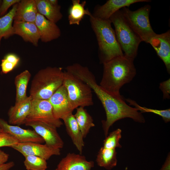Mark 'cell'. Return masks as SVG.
Wrapping results in <instances>:
<instances>
[{"mask_svg":"<svg viewBox=\"0 0 170 170\" xmlns=\"http://www.w3.org/2000/svg\"><path fill=\"white\" fill-rule=\"evenodd\" d=\"M91 88L100 101L105 112L106 120L102 121L105 137L108 135L110 127L120 119L129 118L137 122H145V120L142 114L127 104L122 95L118 96L112 94L97 83L94 84Z\"/></svg>","mask_w":170,"mask_h":170,"instance_id":"obj_1","label":"cell"},{"mask_svg":"<svg viewBox=\"0 0 170 170\" xmlns=\"http://www.w3.org/2000/svg\"><path fill=\"white\" fill-rule=\"evenodd\" d=\"M134 60L123 55L103 64V76L99 85L112 94L121 96V88L131 82L136 75Z\"/></svg>","mask_w":170,"mask_h":170,"instance_id":"obj_2","label":"cell"},{"mask_svg":"<svg viewBox=\"0 0 170 170\" xmlns=\"http://www.w3.org/2000/svg\"><path fill=\"white\" fill-rule=\"evenodd\" d=\"M89 18L97 41L100 62L103 64L116 57L123 55L110 20L96 18L92 14Z\"/></svg>","mask_w":170,"mask_h":170,"instance_id":"obj_3","label":"cell"},{"mask_svg":"<svg viewBox=\"0 0 170 170\" xmlns=\"http://www.w3.org/2000/svg\"><path fill=\"white\" fill-rule=\"evenodd\" d=\"M64 76V71L60 67L41 69L32 79L29 96L32 99L48 100L63 85Z\"/></svg>","mask_w":170,"mask_h":170,"instance_id":"obj_4","label":"cell"},{"mask_svg":"<svg viewBox=\"0 0 170 170\" xmlns=\"http://www.w3.org/2000/svg\"><path fill=\"white\" fill-rule=\"evenodd\" d=\"M109 20L114 26L116 37L124 55L134 60L142 42L141 39L126 22L120 10L113 14Z\"/></svg>","mask_w":170,"mask_h":170,"instance_id":"obj_5","label":"cell"},{"mask_svg":"<svg viewBox=\"0 0 170 170\" xmlns=\"http://www.w3.org/2000/svg\"><path fill=\"white\" fill-rule=\"evenodd\" d=\"M151 8V6L147 4L135 11H132L127 7L120 10L130 27L142 42L148 43L150 39L156 34L153 30L150 21Z\"/></svg>","mask_w":170,"mask_h":170,"instance_id":"obj_6","label":"cell"},{"mask_svg":"<svg viewBox=\"0 0 170 170\" xmlns=\"http://www.w3.org/2000/svg\"><path fill=\"white\" fill-rule=\"evenodd\" d=\"M63 84L67 91L70 106L73 110L79 107L93 105L91 88L79 78L65 71Z\"/></svg>","mask_w":170,"mask_h":170,"instance_id":"obj_7","label":"cell"},{"mask_svg":"<svg viewBox=\"0 0 170 170\" xmlns=\"http://www.w3.org/2000/svg\"><path fill=\"white\" fill-rule=\"evenodd\" d=\"M26 120L41 122L57 128L63 124L54 117L48 100L32 99L31 111Z\"/></svg>","mask_w":170,"mask_h":170,"instance_id":"obj_8","label":"cell"},{"mask_svg":"<svg viewBox=\"0 0 170 170\" xmlns=\"http://www.w3.org/2000/svg\"><path fill=\"white\" fill-rule=\"evenodd\" d=\"M24 124L32 127L48 146L60 149L63 148L64 143L57 130V128L44 123L26 120Z\"/></svg>","mask_w":170,"mask_h":170,"instance_id":"obj_9","label":"cell"},{"mask_svg":"<svg viewBox=\"0 0 170 170\" xmlns=\"http://www.w3.org/2000/svg\"><path fill=\"white\" fill-rule=\"evenodd\" d=\"M11 147L20 152L24 157L28 155L35 156L46 160L53 156H59L61 154L60 149L39 143H18Z\"/></svg>","mask_w":170,"mask_h":170,"instance_id":"obj_10","label":"cell"},{"mask_svg":"<svg viewBox=\"0 0 170 170\" xmlns=\"http://www.w3.org/2000/svg\"><path fill=\"white\" fill-rule=\"evenodd\" d=\"M0 128L3 132L7 133L20 143L34 142L43 143L44 141L34 130L25 129L19 126L9 124L0 118Z\"/></svg>","mask_w":170,"mask_h":170,"instance_id":"obj_11","label":"cell"},{"mask_svg":"<svg viewBox=\"0 0 170 170\" xmlns=\"http://www.w3.org/2000/svg\"><path fill=\"white\" fill-rule=\"evenodd\" d=\"M150 1L149 0H109L103 5L96 6L92 15L94 17L101 20H109L113 14L121 8L125 7L128 8L134 3Z\"/></svg>","mask_w":170,"mask_h":170,"instance_id":"obj_12","label":"cell"},{"mask_svg":"<svg viewBox=\"0 0 170 170\" xmlns=\"http://www.w3.org/2000/svg\"><path fill=\"white\" fill-rule=\"evenodd\" d=\"M53 108L55 118L62 119L73 110L70 106L67 91L63 84L48 99Z\"/></svg>","mask_w":170,"mask_h":170,"instance_id":"obj_13","label":"cell"},{"mask_svg":"<svg viewBox=\"0 0 170 170\" xmlns=\"http://www.w3.org/2000/svg\"><path fill=\"white\" fill-rule=\"evenodd\" d=\"M162 60L168 74L170 73V31L157 34L152 37L148 43Z\"/></svg>","mask_w":170,"mask_h":170,"instance_id":"obj_14","label":"cell"},{"mask_svg":"<svg viewBox=\"0 0 170 170\" xmlns=\"http://www.w3.org/2000/svg\"><path fill=\"white\" fill-rule=\"evenodd\" d=\"M32 98L28 96L26 99L15 102L8 110V123L12 125L19 126L24 124L25 122L30 113Z\"/></svg>","mask_w":170,"mask_h":170,"instance_id":"obj_15","label":"cell"},{"mask_svg":"<svg viewBox=\"0 0 170 170\" xmlns=\"http://www.w3.org/2000/svg\"><path fill=\"white\" fill-rule=\"evenodd\" d=\"M94 162L88 161L80 154L69 153L59 162L57 170H91Z\"/></svg>","mask_w":170,"mask_h":170,"instance_id":"obj_16","label":"cell"},{"mask_svg":"<svg viewBox=\"0 0 170 170\" xmlns=\"http://www.w3.org/2000/svg\"><path fill=\"white\" fill-rule=\"evenodd\" d=\"M35 23L39 33L40 40L42 42H50L60 36V29L56 23L48 20L38 13Z\"/></svg>","mask_w":170,"mask_h":170,"instance_id":"obj_17","label":"cell"},{"mask_svg":"<svg viewBox=\"0 0 170 170\" xmlns=\"http://www.w3.org/2000/svg\"><path fill=\"white\" fill-rule=\"evenodd\" d=\"M13 26L14 34L20 37L25 42L37 46L40 36L35 23L14 21Z\"/></svg>","mask_w":170,"mask_h":170,"instance_id":"obj_18","label":"cell"},{"mask_svg":"<svg viewBox=\"0 0 170 170\" xmlns=\"http://www.w3.org/2000/svg\"><path fill=\"white\" fill-rule=\"evenodd\" d=\"M63 120L68 134L79 152L82 154L84 146V138L77 123L74 115L71 113L64 117Z\"/></svg>","mask_w":170,"mask_h":170,"instance_id":"obj_19","label":"cell"},{"mask_svg":"<svg viewBox=\"0 0 170 170\" xmlns=\"http://www.w3.org/2000/svg\"><path fill=\"white\" fill-rule=\"evenodd\" d=\"M37 13L35 0H20L14 21L35 23Z\"/></svg>","mask_w":170,"mask_h":170,"instance_id":"obj_20","label":"cell"},{"mask_svg":"<svg viewBox=\"0 0 170 170\" xmlns=\"http://www.w3.org/2000/svg\"><path fill=\"white\" fill-rule=\"evenodd\" d=\"M35 1L38 13L48 20L56 23L62 19L63 15L59 5L53 6L48 0H35Z\"/></svg>","mask_w":170,"mask_h":170,"instance_id":"obj_21","label":"cell"},{"mask_svg":"<svg viewBox=\"0 0 170 170\" xmlns=\"http://www.w3.org/2000/svg\"><path fill=\"white\" fill-rule=\"evenodd\" d=\"M86 4V1L81 3L80 0H72V5L68 12V20L70 25H79L85 15L89 16L92 14L88 9H85Z\"/></svg>","mask_w":170,"mask_h":170,"instance_id":"obj_22","label":"cell"},{"mask_svg":"<svg viewBox=\"0 0 170 170\" xmlns=\"http://www.w3.org/2000/svg\"><path fill=\"white\" fill-rule=\"evenodd\" d=\"M116 154V149L102 147L98 152L96 158L97 165L107 170L112 169L117 165Z\"/></svg>","mask_w":170,"mask_h":170,"instance_id":"obj_23","label":"cell"},{"mask_svg":"<svg viewBox=\"0 0 170 170\" xmlns=\"http://www.w3.org/2000/svg\"><path fill=\"white\" fill-rule=\"evenodd\" d=\"M17 5L14 4L8 13L0 17V46L3 38L7 39L14 35L12 23Z\"/></svg>","mask_w":170,"mask_h":170,"instance_id":"obj_24","label":"cell"},{"mask_svg":"<svg viewBox=\"0 0 170 170\" xmlns=\"http://www.w3.org/2000/svg\"><path fill=\"white\" fill-rule=\"evenodd\" d=\"M76 109L74 116L85 138L91 128L94 127L95 125L92 117L84 107H79Z\"/></svg>","mask_w":170,"mask_h":170,"instance_id":"obj_25","label":"cell"},{"mask_svg":"<svg viewBox=\"0 0 170 170\" xmlns=\"http://www.w3.org/2000/svg\"><path fill=\"white\" fill-rule=\"evenodd\" d=\"M31 77V73L26 70L15 76L14 81L16 88L15 102L23 100L28 97L26 91Z\"/></svg>","mask_w":170,"mask_h":170,"instance_id":"obj_26","label":"cell"},{"mask_svg":"<svg viewBox=\"0 0 170 170\" xmlns=\"http://www.w3.org/2000/svg\"><path fill=\"white\" fill-rule=\"evenodd\" d=\"M24 163L26 170H46L47 160L40 157L28 155L24 156Z\"/></svg>","mask_w":170,"mask_h":170,"instance_id":"obj_27","label":"cell"},{"mask_svg":"<svg viewBox=\"0 0 170 170\" xmlns=\"http://www.w3.org/2000/svg\"><path fill=\"white\" fill-rule=\"evenodd\" d=\"M125 101L129 103V105H132L138 111H139L141 113L145 112H151L157 115L162 118L165 123L169 122L170 121V109L159 110L147 108L142 107L139 105L134 100L130 99H125Z\"/></svg>","mask_w":170,"mask_h":170,"instance_id":"obj_28","label":"cell"},{"mask_svg":"<svg viewBox=\"0 0 170 170\" xmlns=\"http://www.w3.org/2000/svg\"><path fill=\"white\" fill-rule=\"evenodd\" d=\"M121 133L122 130L120 128L110 133L104 140L103 147L110 149H116V147L121 148L122 146L119 142L122 138Z\"/></svg>","mask_w":170,"mask_h":170,"instance_id":"obj_29","label":"cell"},{"mask_svg":"<svg viewBox=\"0 0 170 170\" xmlns=\"http://www.w3.org/2000/svg\"><path fill=\"white\" fill-rule=\"evenodd\" d=\"M19 143L18 141L10 134L3 132L0 133V147H11Z\"/></svg>","mask_w":170,"mask_h":170,"instance_id":"obj_30","label":"cell"},{"mask_svg":"<svg viewBox=\"0 0 170 170\" xmlns=\"http://www.w3.org/2000/svg\"><path fill=\"white\" fill-rule=\"evenodd\" d=\"M20 0H3L0 6V17L5 15L12 6L18 3Z\"/></svg>","mask_w":170,"mask_h":170,"instance_id":"obj_31","label":"cell"},{"mask_svg":"<svg viewBox=\"0 0 170 170\" xmlns=\"http://www.w3.org/2000/svg\"><path fill=\"white\" fill-rule=\"evenodd\" d=\"M159 88L163 93V99H169L170 98V78L160 83Z\"/></svg>","mask_w":170,"mask_h":170,"instance_id":"obj_32","label":"cell"},{"mask_svg":"<svg viewBox=\"0 0 170 170\" xmlns=\"http://www.w3.org/2000/svg\"><path fill=\"white\" fill-rule=\"evenodd\" d=\"M17 65L3 58L2 60L1 64L2 72L3 74H7L12 71Z\"/></svg>","mask_w":170,"mask_h":170,"instance_id":"obj_33","label":"cell"},{"mask_svg":"<svg viewBox=\"0 0 170 170\" xmlns=\"http://www.w3.org/2000/svg\"><path fill=\"white\" fill-rule=\"evenodd\" d=\"M4 59L15 64L17 65L18 64L20 60V58L18 56L12 53L6 54L4 56Z\"/></svg>","mask_w":170,"mask_h":170,"instance_id":"obj_34","label":"cell"},{"mask_svg":"<svg viewBox=\"0 0 170 170\" xmlns=\"http://www.w3.org/2000/svg\"><path fill=\"white\" fill-rule=\"evenodd\" d=\"M9 155L0 149V166L6 163L8 160Z\"/></svg>","mask_w":170,"mask_h":170,"instance_id":"obj_35","label":"cell"},{"mask_svg":"<svg viewBox=\"0 0 170 170\" xmlns=\"http://www.w3.org/2000/svg\"><path fill=\"white\" fill-rule=\"evenodd\" d=\"M14 162L10 161L0 166V170H10L14 166Z\"/></svg>","mask_w":170,"mask_h":170,"instance_id":"obj_36","label":"cell"},{"mask_svg":"<svg viewBox=\"0 0 170 170\" xmlns=\"http://www.w3.org/2000/svg\"><path fill=\"white\" fill-rule=\"evenodd\" d=\"M169 154L160 170H170V157Z\"/></svg>","mask_w":170,"mask_h":170,"instance_id":"obj_37","label":"cell"},{"mask_svg":"<svg viewBox=\"0 0 170 170\" xmlns=\"http://www.w3.org/2000/svg\"><path fill=\"white\" fill-rule=\"evenodd\" d=\"M49 3L53 6H56L58 5V1L57 0H48Z\"/></svg>","mask_w":170,"mask_h":170,"instance_id":"obj_38","label":"cell"},{"mask_svg":"<svg viewBox=\"0 0 170 170\" xmlns=\"http://www.w3.org/2000/svg\"><path fill=\"white\" fill-rule=\"evenodd\" d=\"M2 2V0H0V6L1 5Z\"/></svg>","mask_w":170,"mask_h":170,"instance_id":"obj_39","label":"cell"},{"mask_svg":"<svg viewBox=\"0 0 170 170\" xmlns=\"http://www.w3.org/2000/svg\"><path fill=\"white\" fill-rule=\"evenodd\" d=\"M2 130L1 129V128H0V133L2 132Z\"/></svg>","mask_w":170,"mask_h":170,"instance_id":"obj_40","label":"cell"},{"mask_svg":"<svg viewBox=\"0 0 170 170\" xmlns=\"http://www.w3.org/2000/svg\"><path fill=\"white\" fill-rule=\"evenodd\" d=\"M57 170L56 168H55V169H54V170Z\"/></svg>","mask_w":170,"mask_h":170,"instance_id":"obj_41","label":"cell"}]
</instances>
